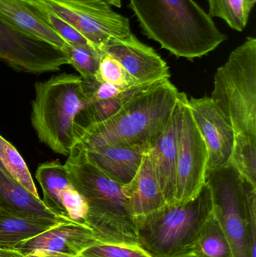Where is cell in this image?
<instances>
[{
	"instance_id": "1",
	"label": "cell",
	"mask_w": 256,
	"mask_h": 257,
	"mask_svg": "<svg viewBox=\"0 0 256 257\" xmlns=\"http://www.w3.org/2000/svg\"><path fill=\"white\" fill-rule=\"evenodd\" d=\"M143 34L176 57L193 60L227 39L195 0H129Z\"/></svg>"
},
{
	"instance_id": "27",
	"label": "cell",
	"mask_w": 256,
	"mask_h": 257,
	"mask_svg": "<svg viewBox=\"0 0 256 257\" xmlns=\"http://www.w3.org/2000/svg\"><path fill=\"white\" fill-rule=\"evenodd\" d=\"M76 257H151L138 246L120 245L99 242Z\"/></svg>"
},
{
	"instance_id": "25",
	"label": "cell",
	"mask_w": 256,
	"mask_h": 257,
	"mask_svg": "<svg viewBox=\"0 0 256 257\" xmlns=\"http://www.w3.org/2000/svg\"><path fill=\"white\" fill-rule=\"evenodd\" d=\"M32 8L35 13L48 24L61 39L68 43L90 45L88 41L69 25L63 18L54 13L42 0H22ZM92 46V45H91Z\"/></svg>"
},
{
	"instance_id": "6",
	"label": "cell",
	"mask_w": 256,
	"mask_h": 257,
	"mask_svg": "<svg viewBox=\"0 0 256 257\" xmlns=\"http://www.w3.org/2000/svg\"><path fill=\"white\" fill-rule=\"evenodd\" d=\"M31 122L41 142L54 152L68 156L74 145V124L91 102L81 77L62 74L35 85Z\"/></svg>"
},
{
	"instance_id": "34",
	"label": "cell",
	"mask_w": 256,
	"mask_h": 257,
	"mask_svg": "<svg viewBox=\"0 0 256 257\" xmlns=\"http://www.w3.org/2000/svg\"><path fill=\"white\" fill-rule=\"evenodd\" d=\"M248 3H249V4L251 5V6H252V7H254V6H255L256 0H247Z\"/></svg>"
},
{
	"instance_id": "30",
	"label": "cell",
	"mask_w": 256,
	"mask_h": 257,
	"mask_svg": "<svg viewBox=\"0 0 256 257\" xmlns=\"http://www.w3.org/2000/svg\"><path fill=\"white\" fill-rule=\"evenodd\" d=\"M24 257H76L66 253H60V252L49 251V250H36Z\"/></svg>"
},
{
	"instance_id": "14",
	"label": "cell",
	"mask_w": 256,
	"mask_h": 257,
	"mask_svg": "<svg viewBox=\"0 0 256 257\" xmlns=\"http://www.w3.org/2000/svg\"><path fill=\"white\" fill-rule=\"evenodd\" d=\"M184 93H180L178 102L171 118L159 139L148 150L158 182L168 205L175 201L177 164L183 117Z\"/></svg>"
},
{
	"instance_id": "33",
	"label": "cell",
	"mask_w": 256,
	"mask_h": 257,
	"mask_svg": "<svg viewBox=\"0 0 256 257\" xmlns=\"http://www.w3.org/2000/svg\"><path fill=\"white\" fill-rule=\"evenodd\" d=\"M0 169H3V170L4 171V172H6V174H8V175H9V173H8L7 171H6V168H5V166H3V163H2L1 160H0Z\"/></svg>"
},
{
	"instance_id": "16",
	"label": "cell",
	"mask_w": 256,
	"mask_h": 257,
	"mask_svg": "<svg viewBox=\"0 0 256 257\" xmlns=\"http://www.w3.org/2000/svg\"><path fill=\"white\" fill-rule=\"evenodd\" d=\"M0 211L15 217L38 220L49 224L67 223L50 211L40 198L36 197L0 169Z\"/></svg>"
},
{
	"instance_id": "18",
	"label": "cell",
	"mask_w": 256,
	"mask_h": 257,
	"mask_svg": "<svg viewBox=\"0 0 256 257\" xmlns=\"http://www.w3.org/2000/svg\"><path fill=\"white\" fill-rule=\"evenodd\" d=\"M123 192L131 214L135 220L167 205L148 151L144 154L142 163L135 178L130 183L123 186Z\"/></svg>"
},
{
	"instance_id": "19",
	"label": "cell",
	"mask_w": 256,
	"mask_h": 257,
	"mask_svg": "<svg viewBox=\"0 0 256 257\" xmlns=\"http://www.w3.org/2000/svg\"><path fill=\"white\" fill-rule=\"evenodd\" d=\"M0 19L15 30L51 44L60 50L66 44L22 0H0Z\"/></svg>"
},
{
	"instance_id": "5",
	"label": "cell",
	"mask_w": 256,
	"mask_h": 257,
	"mask_svg": "<svg viewBox=\"0 0 256 257\" xmlns=\"http://www.w3.org/2000/svg\"><path fill=\"white\" fill-rule=\"evenodd\" d=\"M235 133L234 147H256V39L247 37L218 68L211 95Z\"/></svg>"
},
{
	"instance_id": "15",
	"label": "cell",
	"mask_w": 256,
	"mask_h": 257,
	"mask_svg": "<svg viewBox=\"0 0 256 257\" xmlns=\"http://www.w3.org/2000/svg\"><path fill=\"white\" fill-rule=\"evenodd\" d=\"M99 242L93 230L87 225L67 222L52 226L18 244L14 250L24 256L36 250L60 252L77 256Z\"/></svg>"
},
{
	"instance_id": "35",
	"label": "cell",
	"mask_w": 256,
	"mask_h": 257,
	"mask_svg": "<svg viewBox=\"0 0 256 257\" xmlns=\"http://www.w3.org/2000/svg\"><path fill=\"white\" fill-rule=\"evenodd\" d=\"M237 150H256V149H237Z\"/></svg>"
},
{
	"instance_id": "21",
	"label": "cell",
	"mask_w": 256,
	"mask_h": 257,
	"mask_svg": "<svg viewBox=\"0 0 256 257\" xmlns=\"http://www.w3.org/2000/svg\"><path fill=\"white\" fill-rule=\"evenodd\" d=\"M56 225L15 217L0 211V249L14 250L27 241Z\"/></svg>"
},
{
	"instance_id": "8",
	"label": "cell",
	"mask_w": 256,
	"mask_h": 257,
	"mask_svg": "<svg viewBox=\"0 0 256 257\" xmlns=\"http://www.w3.org/2000/svg\"><path fill=\"white\" fill-rule=\"evenodd\" d=\"M42 1L99 51L111 41L132 34L129 20L105 0Z\"/></svg>"
},
{
	"instance_id": "28",
	"label": "cell",
	"mask_w": 256,
	"mask_h": 257,
	"mask_svg": "<svg viewBox=\"0 0 256 257\" xmlns=\"http://www.w3.org/2000/svg\"><path fill=\"white\" fill-rule=\"evenodd\" d=\"M252 8L247 0H227L225 22L233 30L243 31L246 28Z\"/></svg>"
},
{
	"instance_id": "13",
	"label": "cell",
	"mask_w": 256,
	"mask_h": 257,
	"mask_svg": "<svg viewBox=\"0 0 256 257\" xmlns=\"http://www.w3.org/2000/svg\"><path fill=\"white\" fill-rule=\"evenodd\" d=\"M102 52L114 57L137 85H150L169 80V66L160 55L132 33L125 39L111 41Z\"/></svg>"
},
{
	"instance_id": "32",
	"label": "cell",
	"mask_w": 256,
	"mask_h": 257,
	"mask_svg": "<svg viewBox=\"0 0 256 257\" xmlns=\"http://www.w3.org/2000/svg\"><path fill=\"white\" fill-rule=\"evenodd\" d=\"M108 2L111 6H115L117 8L121 7V0H105Z\"/></svg>"
},
{
	"instance_id": "22",
	"label": "cell",
	"mask_w": 256,
	"mask_h": 257,
	"mask_svg": "<svg viewBox=\"0 0 256 257\" xmlns=\"http://www.w3.org/2000/svg\"><path fill=\"white\" fill-rule=\"evenodd\" d=\"M193 257H234L229 241L213 213L201 231Z\"/></svg>"
},
{
	"instance_id": "4",
	"label": "cell",
	"mask_w": 256,
	"mask_h": 257,
	"mask_svg": "<svg viewBox=\"0 0 256 257\" xmlns=\"http://www.w3.org/2000/svg\"><path fill=\"white\" fill-rule=\"evenodd\" d=\"M213 213L207 183L186 203L167 204L136 220L137 246L151 257H193L195 244Z\"/></svg>"
},
{
	"instance_id": "3",
	"label": "cell",
	"mask_w": 256,
	"mask_h": 257,
	"mask_svg": "<svg viewBox=\"0 0 256 257\" xmlns=\"http://www.w3.org/2000/svg\"><path fill=\"white\" fill-rule=\"evenodd\" d=\"M64 165L71 182L87 202L85 224L98 241L137 245L136 220L129 211L123 186L104 175L75 147Z\"/></svg>"
},
{
	"instance_id": "31",
	"label": "cell",
	"mask_w": 256,
	"mask_h": 257,
	"mask_svg": "<svg viewBox=\"0 0 256 257\" xmlns=\"http://www.w3.org/2000/svg\"><path fill=\"white\" fill-rule=\"evenodd\" d=\"M0 257H24L19 252L15 250H3L0 249Z\"/></svg>"
},
{
	"instance_id": "10",
	"label": "cell",
	"mask_w": 256,
	"mask_h": 257,
	"mask_svg": "<svg viewBox=\"0 0 256 257\" xmlns=\"http://www.w3.org/2000/svg\"><path fill=\"white\" fill-rule=\"evenodd\" d=\"M0 60L29 74L59 71L69 64L60 48L24 34L0 19Z\"/></svg>"
},
{
	"instance_id": "2",
	"label": "cell",
	"mask_w": 256,
	"mask_h": 257,
	"mask_svg": "<svg viewBox=\"0 0 256 257\" xmlns=\"http://www.w3.org/2000/svg\"><path fill=\"white\" fill-rule=\"evenodd\" d=\"M180 92L168 80L129 99L114 115L74 135L73 147L86 151L125 145L147 151L166 127Z\"/></svg>"
},
{
	"instance_id": "11",
	"label": "cell",
	"mask_w": 256,
	"mask_h": 257,
	"mask_svg": "<svg viewBox=\"0 0 256 257\" xmlns=\"http://www.w3.org/2000/svg\"><path fill=\"white\" fill-rule=\"evenodd\" d=\"M194 122L204 139L207 151V169L231 164L235 133L226 117L210 97L188 99Z\"/></svg>"
},
{
	"instance_id": "7",
	"label": "cell",
	"mask_w": 256,
	"mask_h": 257,
	"mask_svg": "<svg viewBox=\"0 0 256 257\" xmlns=\"http://www.w3.org/2000/svg\"><path fill=\"white\" fill-rule=\"evenodd\" d=\"M213 214L226 235L234 257H256V186L231 163L206 173Z\"/></svg>"
},
{
	"instance_id": "17",
	"label": "cell",
	"mask_w": 256,
	"mask_h": 257,
	"mask_svg": "<svg viewBox=\"0 0 256 257\" xmlns=\"http://www.w3.org/2000/svg\"><path fill=\"white\" fill-rule=\"evenodd\" d=\"M81 151L88 161L121 186L135 178L147 152L125 145H103Z\"/></svg>"
},
{
	"instance_id": "12",
	"label": "cell",
	"mask_w": 256,
	"mask_h": 257,
	"mask_svg": "<svg viewBox=\"0 0 256 257\" xmlns=\"http://www.w3.org/2000/svg\"><path fill=\"white\" fill-rule=\"evenodd\" d=\"M43 191V202L54 214L75 223H85L88 205L85 199L71 182L65 165L47 162L36 173Z\"/></svg>"
},
{
	"instance_id": "9",
	"label": "cell",
	"mask_w": 256,
	"mask_h": 257,
	"mask_svg": "<svg viewBox=\"0 0 256 257\" xmlns=\"http://www.w3.org/2000/svg\"><path fill=\"white\" fill-rule=\"evenodd\" d=\"M207 170V147L192 118L185 94L174 204L186 203L198 196L205 184Z\"/></svg>"
},
{
	"instance_id": "24",
	"label": "cell",
	"mask_w": 256,
	"mask_h": 257,
	"mask_svg": "<svg viewBox=\"0 0 256 257\" xmlns=\"http://www.w3.org/2000/svg\"><path fill=\"white\" fill-rule=\"evenodd\" d=\"M0 160L9 175L15 181L25 187L36 197H39L37 188L32 178L27 163L18 150L0 135Z\"/></svg>"
},
{
	"instance_id": "23",
	"label": "cell",
	"mask_w": 256,
	"mask_h": 257,
	"mask_svg": "<svg viewBox=\"0 0 256 257\" xmlns=\"http://www.w3.org/2000/svg\"><path fill=\"white\" fill-rule=\"evenodd\" d=\"M61 51L66 56L69 64L79 72L83 81L96 78L104 52L90 45L68 42H66Z\"/></svg>"
},
{
	"instance_id": "20",
	"label": "cell",
	"mask_w": 256,
	"mask_h": 257,
	"mask_svg": "<svg viewBox=\"0 0 256 257\" xmlns=\"http://www.w3.org/2000/svg\"><path fill=\"white\" fill-rule=\"evenodd\" d=\"M157 84L135 86L132 88L128 89L127 90L115 97L103 99V100L91 101L86 108L81 110V112L75 118L74 135L90 125L100 123L112 117L126 102L132 99L135 95Z\"/></svg>"
},
{
	"instance_id": "29",
	"label": "cell",
	"mask_w": 256,
	"mask_h": 257,
	"mask_svg": "<svg viewBox=\"0 0 256 257\" xmlns=\"http://www.w3.org/2000/svg\"><path fill=\"white\" fill-rule=\"evenodd\" d=\"M209 5V15L211 18H227V0H207Z\"/></svg>"
},
{
	"instance_id": "26",
	"label": "cell",
	"mask_w": 256,
	"mask_h": 257,
	"mask_svg": "<svg viewBox=\"0 0 256 257\" xmlns=\"http://www.w3.org/2000/svg\"><path fill=\"white\" fill-rule=\"evenodd\" d=\"M96 79L118 87L129 88L137 85L121 64L112 56L104 52L101 57Z\"/></svg>"
}]
</instances>
